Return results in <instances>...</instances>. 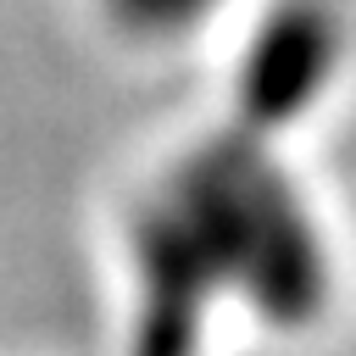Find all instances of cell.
Returning a JSON list of instances; mask_svg holds the SVG:
<instances>
[{"mask_svg": "<svg viewBox=\"0 0 356 356\" xmlns=\"http://www.w3.org/2000/svg\"><path fill=\"white\" fill-rule=\"evenodd\" d=\"M211 11V0H111V17L134 33H178L189 22H200Z\"/></svg>", "mask_w": 356, "mask_h": 356, "instance_id": "cell-1", "label": "cell"}]
</instances>
